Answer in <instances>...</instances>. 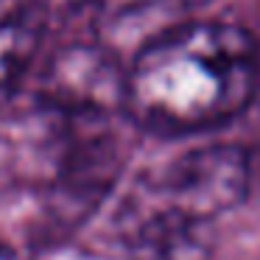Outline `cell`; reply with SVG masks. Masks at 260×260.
<instances>
[{
	"label": "cell",
	"mask_w": 260,
	"mask_h": 260,
	"mask_svg": "<svg viewBox=\"0 0 260 260\" xmlns=\"http://www.w3.org/2000/svg\"><path fill=\"white\" fill-rule=\"evenodd\" d=\"M42 6H79V3H90V0H40Z\"/></svg>",
	"instance_id": "52a82bcc"
},
{
	"label": "cell",
	"mask_w": 260,
	"mask_h": 260,
	"mask_svg": "<svg viewBox=\"0 0 260 260\" xmlns=\"http://www.w3.org/2000/svg\"><path fill=\"white\" fill-rule=\"evenodd\" d=\"M45 12L40 0H0V92L14 90L37 56Z\"/></svg>",
	"instance_id": "8992f818"
},
{
	"label": "cell",
	"mask_w": 260,
	"mask_h": 260,
	"mask_svg": "<svg viewBox=\"0 0 260 260\" xmlns=\"http://www.w3.org/2000/svg\"><path fill=\"white\" fill-rule=\"evenodd\" d=\"M0 260H20V254L14 249H9L6 243H0Z\"/></svg>",
	"instance_id": "ba28073f"
},
{
	"label": "cell",
	"mask_w": 260,
	"mask_h": 260,
	"mask_svg": "<svg viewBox=\"0 0 260 260\" xmlns=\"http://www.w3.org/2000/svg\"><path fill=\"white\" fill-rule=\"evenodd\" d=\"M132 260H210L207 221L132 210Z\"/></svg>",
	"instance_id": "5b68a950"
},
{
	"label": "cell",
	"mask_w": 260,
	"mask_h": 260,
	"mask_svg": "<svg viewBox=\"0 0 260 260\" xmlns=\"http://www.w3.org/2000/svg\"><path fill=\"white\" fill-rule=\"evenodd\" d=\"M252 187V154L243 146L213 143L176 157L140 190L132 210H157L187 221H213L238 207Z\"/></svg>",
	"instance_id": "7a4b0ae2"
},
{
	"label": "cell",
	"mask_w": 260,
	"mask_h": 260,
	"mask_svg": "<svg viewBox=\"0 0 260 260\" xmlns=\"http://www.w3.org/2000/svg\"><path fill=\"white\" fill-rule=\"evenodd\" d=\"M40 98L68 115H115L123 109L118 56L98 42L62 48L45 68Z\"/></svg>",
	"instance_id": "3957f363"
},
{
	"label": "cell",
	"mask_w": 260,
	"mask_h": 260,
	"mask_svg": "<svg viewBox=\"0 0 260 260\" xmlns=\"http://www.w3.org/2000/svg\"><path fill=\"white\" fill-rule=\"evenodd\" d=\"M257 90L254 37L218 20H187L132 56L123 112L154 135H196L241 115Z\"/></svg>",
	"instance_id": "6da1fadb"
},
{
	"label": "cell",
	"mask_w": 260,
	"mask_h": 260,
	"mask_svg": "<svg viewBox=\"0 0 260 260\" xmlns=\"http://www.w3.org/2000/svg\"><path fill=\"white\" fill-rule=\"evenodd\" d=\"M210 0H90L98 45L112 56L143 51L171 28L193 20Z\"/></svg>",
	"instance_id": "277c9868"
}]
</instances>
